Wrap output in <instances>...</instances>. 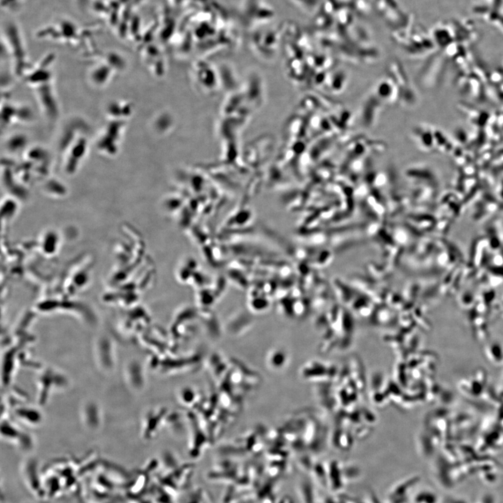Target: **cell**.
Returning <instances> with one entry per match:
<instances>
[{
    "instance_id": "obj_1",
    "label": "cell",
    "mask_w": 503,
    "mask_h": 503,
    "mask_svg": "<svg viewBox=\"0 0 503 503\" xmlns=\"http://www.w3.org/2000/svg\"><path fill=\"white\" fill-rule=\"evenodd\" d=\"M51 84V81H49L33 86H35L39 102L44 113L49 119L55 120L59 114V109Z\"/></svg>"
},
{
    "instance_id": "obj_2",
    "label": "cell",
    "mask_w": 503,
    "mask_h": 503,
    "mask_svg": "<svg viewBox=\"0 0 503 503\" xmlns=\"http://www.w3.org/2000/svg\"><path fill=\"white\" fill-rule=\"evenodd\" d=\"M70 143L65 162L67 169L68 168L73 169L84 159L88 148V142L86 138L80 136L77 139H76L75 141H72Z\"/></svg>"
},
{
    "instance_id": "obj_3",
    "label": "cell",
    "mask_w": 503,
    "mask_h": 503,
    "mask_svg": "<svg viewBox=\"0 0 503 503\" xmlns=\"http://www.w3.org/2000/svg\"><path fill=\"white\" fill-rule=\"evenodd\" d=\"M112 72V67L108 65L97 67L91 74L92 80L97 86H104L111 79L113 75Z\"/></svg>"
},
{
    "instance_id": "obj_4",
    "label": "cell",
    "mask_w": 503,
    "mask_h": 503,
    "mask_svg": "<svg viewBox=\"0 0 503 503\" xmlns=\"http://www.w3.org/2000/svg\"><path fill=\"white\" fill-rule=\"evenodd\" d=\"M26 142V138L24 136L18 134L17 136H12L9 139L7 143V148L11 152L17 153V152H21V150L24 148Z\"/></svg>"
}]
</instances>
